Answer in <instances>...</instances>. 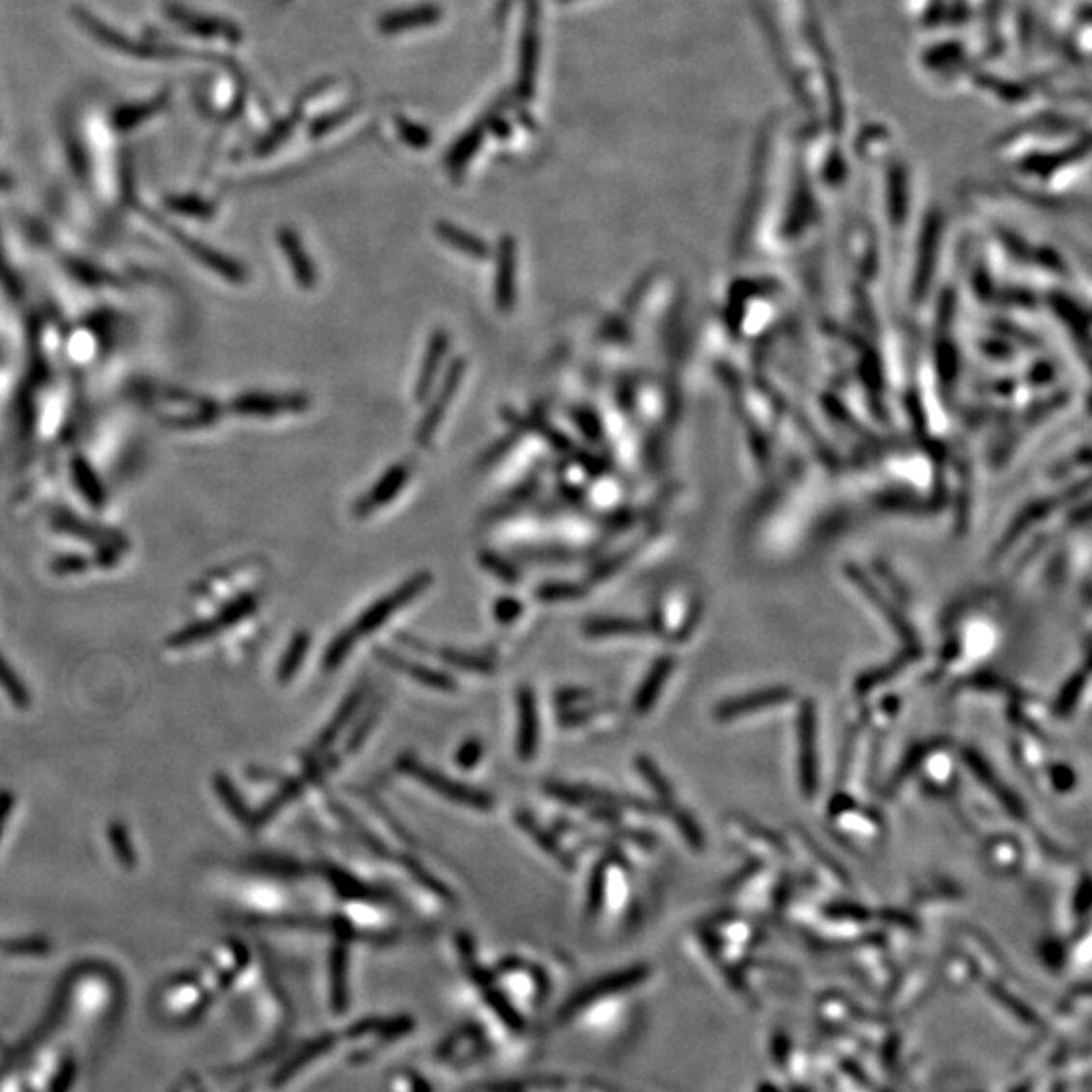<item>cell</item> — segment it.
Masks as SVG:
<instances>
[{"label": "cell", "instance_id": "2", "mask_svg": "<svg viewBox=\"0 0 1092 1092\" xmlns=\"http://www.w3.org/2000/svg\"><path fill=\"white\" fill-rule=\"evenodd\" d=\"M431 581H433V577L429 573L422 571V573L409 577L401 587H398V589L391 591L389 595H385L379 601H374L367 609V612L359 619H356V623L352 627V632L356 634V638L370 636L372 632H376V629H379L381 625H385L391 619V615L395 612H398V609H403L405 605L415 601L419 595H422L427 589V587H431Z\"/></svg>", "mask_w": 1092, "mask_h": 1092}, {"label": "cell", "instance_id": "18", "mask_svg": "<svg viewBox=\"0 0 1092 1092\" xmlns=\"http://www.w3.org/2000/svg\"><path fill=\"white\" fill-rule=\"evenodd\" d=\"M431 654H435L437 658H441L446 664H450L457 669L474 671V674H492V671L496 669L490 660L470 654V652H459V649H451V647H437V649H431Z\"/></svg>", "mask_w": 1092, "mask_h": 1092}, {"label": "cell", "instance_id": "25", "mask_svg": "<svg viewBox=\"0 0 1092 1092\" xmlns=\"http://www.w3.org/2000/svg\"><path fill=\"white\" fill-rule=\"evenodd\" d=\"M636 767H638V771L643 775V779L649 783V787H652V789L658 793L660 800H662L664 804H669V802H671V789H669V785H668V781H666V777L662 775V771L652 763V759L638 757V759H636Z\"/></svg>", "mask_w": 1092, "mask_h": 1092}, {"label": "cell", "instance_id": "23", "mask_svg": "<svg viewBox=\"0 0 1092 1092\" xmlns=\"http://www.w3.org/2000/svg\"><path fill=\"white\" fill-rule=\"evenodd\" d=\"M479 564L484 566V569L494 575L496 579L508 583V585H516L520 579V573L516 566L508 560L504 559L502 555L494 553V551H481L479 553Z\"/></svg>", "mask_w": 1092, "mask_h": 1092}, {"label": "cell", "instance_id": "26", "mask_svg": "<svg viewBox=\"0 0 1092 1092\" xmlns=\"http://www.w3.org/2000/svg\"><path fill=\"white\" fill-rule=\"evenodd\" d=\"M401 862H403V866H405V868H407V870L411 872V876H413V878H415V880L419 882V885L425 887L427 890H431V892H433V894H437L439 898H444V900H453V894L450 892V888H448V887H444V885H441V882H439L437 878H433V876H431V874H429V872H427V870H425V868H423L422 864L415 862V860H413V858H407V856H405V858H401Z\"/></svg>", "mask_w": 1092, "mask_h": 1092}, {"label": "cell", "instance_id": "9", "mask_svg": "<svg viewBox=\"0 0 1092 1092\" xmlns=\"http://www.w3.org/2000/svg\"><path fill=\"white\" fill-rule=\"evenodd\" d=\"M791 698V692L787 688H771V690H761V692H754V695H749L747 698H739V700H732L726 702L719 708L717 717L723 721L728 719H739L745 717V714H751L754 710H761L767 706H777V704H783Z\"/></svg>", "mask_w": 1092, "mask_h": 1092}, {"label": "cell", "instance_id": "10", "mask_svg": "<svg viewBox=\"0 0 1092 1092\" xmlns=\"http://www.w3.org/2000/svg\"><path fill=\"white\" fill-rule=\"evenodd\" d=\"M365 698V688H356L352 690L350 695L342 700V704L336 710V714L332 717V721L326 724V728L322 730V734L316 741V747H314V754H322L330 749V745L341 737V732L348 726V723L352 721V717L356 714V710L361 708Z\"/></svg>", "mask_w": 1092, "mask_h": 1092}, {"label": "cell", "instance_id": "5", "mask_svg": "<svg viewBox=\"0 0 1092 1092\" xmlns=\"http://www.w3.org/2000/svg\"><path fill=\"white\" fill-rule=\"evenodd\" d=\"M409 478H411V470L407 464L391 466L379 479L374 481V486L354 504V514L359 518H365L379 508H385L387 504H391V500H395L403 492Z\"/></svg>", "mask_w": 1092, "mask_h": 1092}, {"label": "cell", "instance_id": "32", "mask_svg": "<svg viewBox=\"0 0 1092 1092\" xmlns=\"http://www.w3.org/2000/svg\"><path fill=\"white\" fill-rule=\"evenodd\" d=\"M589 698H591V692H589V690H583V688H562V690L557 692L555 702H557V706H560V708L564 710V708L579 706V704H583L585 700H589Z\"/></svg>", "mask_w": 1092, "mask_h": 1092}, {"label": "cell", "instance_id": "6", "mask_svg": "<svg viewBox=\"0 0 1092 1092\" xmlns=\"http://www.w3.org/2000/svg\"><path fill=\"white\" fill-rule=\"evenodd\" d=\"M374 656L379 658V660H383L385 666H389V668H393V669H398V671H401V674L409 676L411 680H415L417 684H422V686H425V688L439 690V692H453V690L457 688L455 680H453L450 674H446V671L429 668V666H423V664H417V662H413V660H409V658H403V656H398V654H395V652H389V649H385V647H376V649H374Z\"/></svg>", "mask_w": 1092, "mask_h": 1092}, {"label": "cell", "instance_id": "21", "mask_svg": "<svg viewBox=\"0 0 1092 1092\" xmlns=\"http://www.w3.org/2000/svg\"><path fill=\"white\" fill-rule=\"evenodd\" d=\"M534 595L540 603L575 601V599L585 595V587H581L579 583H569V581H551V583L540 585Z\"/></svg>", "mask_w": 1092, "mask_h": 1092}, {"label": "cell", "instance_id": "35", "mask_svg": "<svg viewBox=\"0 0 1092 1092\" xmlns=\"http://www.w3.org/2000/svg\"><path fill=\"white\" fill-rule=\"evenodd\" d=\"M112 839H114V846L118 848V852H120L123 862L130 864V862H132V852H130L128 844H125V842H128V839H125L123 830H122V835H120V830H118V828H112Z\"/></svg>", "mask_w": 1092, "mask_h": 1092}, {"label": "cell", "instance_id": "30", "mask_svg": "<svg viewBox=\"0 0 1092 1092\" xmlns=\"http://www.w3.org/2000/svg\"><path fill=\"white\" fill-rule=\"evenodd\" d=\"M674 819H676L678 830L688 839V844L695 846V848H702V835H700V830L696 828L695 819H692L688 813H682V811H674Z\"/></svg>", "mask_w": 1092, "mask_h": 1092}, {"label": "cell", "instance_id": "3", "mask_svg": "<svg viewBox=\"0 0 1092 1092\" xmlns=\"http://www.w3.org/2000/svg\"><path fill=\"white\" fill-rule=\"evenodd\" d=\"M518 254L516 241L504 235L496 249V276H494V302L498 312L510 314L516 306V278Z\"/></svg>", "mask_w": 1092, "mask_h": 1092}, {"label": "cell", "instance_id": "28", "mask_svg": "<svg viewBox=\"0 0 1092 1092\" xmlns=\"http://www.w3.org/2000/svg\"><path fill=\"white\" fill-rule=\"evenodd\" d=\"M522 609L524 605L516 597H500L492 607V614L498 623L510 625L522 615Z\"/></svg>", "mask_w": 1092, "mask_h": 1092}, {"label": "cell", "instance_id": "29", "mask_svg": "<svg viewBox=\"0 0 1092 1092\" xmlns=\"http://www.w3.org/2000/svg\"><path fill=\"white\" fill-rule=\"evenodd\" d=\"M481 752H484V747H481L479 739H468L464 745H461L455 752V763L459 769H474L479 759H481Z\"/></svg>", "mask_w": 1092, "mask_h": 1092}, {"label": "cell", "instance_id": "14", "mask_svg": "<svg viewBox=\"0 0 1092 1092\" xmlns=\"http://www.w3.org/2000/svg\"><path fill=\"white\" fill-rule=\"evenodd\" d=\"M326 878L330 880V885L336 888V892H339L346 900H365V902H389L391 900L381 890H376V888L365 885V882H361L359 878H354L348 872L336 868V866L326 868Z\"/></svg>", "mask_w": 1092, "mask_h": 1092}, {"label": "cell", "instance_id": "24", "mask_svg": "<svg viewBox=\"0 0 1092 1092\" xmlns=\"http://www.w3.org/2000/svg\"><path fill=\"white\" fill-rule=\"evenodd\" d=\"M346 944L341 941L332 949V996L336 1003H342L346 994Z\"/></svg>", "mask_w": 1092, "mask_h": 1092}, {"label": "cell", "instance_id": "19", "mask_svg": "<svg viewBox=\"0 0 1092 1092\" xmlns=\"http://www.w3.org/2000/svg\"><path fill=\"white\" fill-rule=\"evenodd\" d=\"M308 647H310V636L306 632H300V634L293 636V640L287 647V652H286V656L280 664V669H278V680L282 684L289 682L293 678V674H296L298 668L302 666V662L308 654Z\"/></svg>", "mask_w": 1092, "mask_h": 1092}, {"label": "cell", "instance_id": "11", "mask_svg": "<svg viewBox=\"0 0 1092 1092\" xmlns=\"http://www.w3.org/2000/svg\"><path fill=\"white\" fill-rule=\"evenodd\" d=\"M435 233L437 237L444 241L446 245H450L451 249L459 251V254H464L476 261H486L490 258V247L484 239L476 237L470 231L459 229L451 223H437L435 227Z\"/></svg>", "mask_w": 1092, "mask_h": 1092}, {"label": "cell", "instance_id": "33", "mask_svg": "<svg viewBox=\"0 0 1092 1092\" xmlns=\"http://www.w3.org/2000/svg\"><path fill=\"white\" fill-rule=\"evenodd\" d=\"M374 721H376V710H370L369 717H367L359 726H356L354 732L350 734L348 747H346L348 752H356V751H359V749L363 747V743L367 741V737L370 734V728L374 726Z\"/></svg>", "mask_w": 1092, "mask_h": 1092}, {"label": "cell", "instance_id": "17", "mask_svg": "<svg viewBox=\"0 0 1092 1092\" xmlns=\"http://www.w3.org/2000/svg\"><path fill=\"white\" fill-rule=\"evenodd\" d=\"M649 632L645 623L621 617H597L583 625L587 638H615V636H643Z\"/></svg>", "mask_w": 1092, "mask_h": 1092}, {"label": "cell", "instance_id": "22", "mask_svg": "<svg viewBox=\"0 0 1092 1092\" xmlns=\"http://www.w3.org/2000/svg\"><path fill=\"white\" fill-rule=\"evenodd\" d=\"M354 642H356V634L352 632V629H344V632L336 636L330 642L326 654H324V660H322L324 671L339 669L342 666V662L346 660V656L352 652Z\"/></svg>", "mask_w": 1092, "mask_h": 1092}, {"label": "cell", "instance_id": "36", "mask_svg": "<svg viewBox=\"0 0 1092 1092\" xmlns=\"http://www.w3.org/2000/svg\"><path fill=\"white\" fill-rule=\"evenodd\" d=\"M512 444H514V437H512V439L500 441V444H496V446L488 451V455H486V459H484V464H492V461L500 459L504 453L508 451V448H512Z\"/></svg>", "mask_w": 1092, "mask_h": 1092}, {"label": "cell", "instance_id": "15", "mask_svg": "<svg viewBox=\"0 0 1092 1092\" xmlns=\"http://www.w3.org/2000/svg\"><path fill=\"white\" fill-rule=\"evenodd\" d=\"M280 243H282V249L286 251V256L289 258V265H291L293 276H296V282L302 287H314V284L318 282V273H316V269H314L302 241L296 235H293L291 231H284V233L280 235Z\"/></svg>", "mask_w": 1092, "mask_h": 1092}, {"label": "cell", "instance_id": "37", "mask_svg": "<svg viewBox=\"0 0 1092 1092\" xmlns=\"http://www.w3.org/2000/svg\"><path fill=\"white\" fill-rule=\"evenodd\" d=\"M9 807H11V797H3V800H0V819L5 817Z\"/></svg>", "mask_w": 1092, "mask_h": 1092}, {"label": "cell", "instance_id": "12", "mask_svg": "<svg viewBox=\"0 0 1092 1092\" xmlns=\"http://www.w3.org/2000/svg\"><path fill=\"white\" fill-rule=\"evenodd\" d=\"M516 822H518L520 830L527 832V833L534 839L536 846H538L540 850H544L546 854H549L553 860H557V862H559L560 866H564L566 870H573V868H575V860L569 856V852H566V850L559 844V839H557L549 830H544L529 811H518Z\"/></svg>", "mask_w": 1092, "mask_h": 1092}, {"label": "cell", "instance_id": "1", "mask_svg": "<svg viewBox=\"0 0 1092 1092\" xmlns=\"http://www.w3.org/2000/svg\"><path fill=\"white\" fill-rule=\"evenodd\" d=\"M396 767L398 771L409 775L411 779H417L419 783H423L425 787L433 789L437 795L446 797V800L453 804L472 807L476 811H490L494 807V797L488 795L486 791L459 783L451 779V777L423 765L417 757H413V754H403V757H398Z\"/></svg>", "mask_w": 1092, "mask_h": 1092}, {"label": "cell", "instance_id": "4", "mask_svg": "<svg viewBox=\"0 0 1092 1092\" xmlns=\"http://www.w3.org/2000/svg\"><path fill=\"white\" fill-rule=\"evenodd\" d=\"M464 372H466V361H455L448 369L446 379H444V383H441V389L433 396V401L427 407V411L422 419V423H419V427H417V444L419 446L431 444L435 431L439 429L441 422H444V417L450 409V403H451V398L455 396V391H457L461 379H464Z\"/></svg>", "mask_w": 1092, "mask_h": 1092}, {"label": "cell", "instance_id": "34", "mask_svg": "<svg viewBox=\"0 0 1092 1092\" xmlns=\"http://www.w3.org/2000/svg\"><path fill=\"white\" fill-rule=\"evenodd\" d=\"M219 783H221V785H219V787H221V793H223V797H225L227 805L231 807V811H233V813L241 819V822L249 824V822H251L249 811H247V807L243 805V802H241V797L237 795V791L231 789V785H229L225 779H221Z\"/></svg>", "mask_w": 1092, "mask_h": 1092}, {"label": "cell", "instance_id": "16", "mask_svg": "<svg viewBox=\"0 0 1092 1092\" xmlns=\"http://www.w3.org/2000/svg\"><path fill=\"white\" fill-rule=\"evenodd\" d=\"M800 767L804 777V787L807 795L815 789V732L811 710H804L800 723Z\"/></svg>", "mask_w": 1092, "mask_h": 1092}, {"label": "cell", "instance_id": "7", "mask_svg": "<svg viewBox=\"0 0 1092 1092\" xmlns=\"http://www.w3.org/2000/svg\"><path fill=\"white\" fill-rule=\"evenodd\" d=\"M518 704V734H516V752L522 761H531L538 747V714L534 692L529 686H522L516 696Z\"/></svg>", "mask_w": 1092, "mask_h": 1092}, {"label": "cell", "instance_id": "27", "mask_svg": "<svg viewBox=\"0 0 1092 1092\" xmlns=\"http://www.w3.org/2000/svg\"><path fill=\"white\" fill-rule=\"evenodd\" d=\"M573 417H575V423H577L579 431H581L587 439H589V441H599V439H601L603 427H601V423H599V417H597L591 409L579 407V409H575Z\"/></svg>", "mask_w": 1092, "mask_h": 1092}, {"label": "cell", "instance_id": "8", "mask_svg": "<svg viewBox=\"0 0 1092 1092\" xmlns=\"http://www.w3.org/2000/svg\"><path fill=\"white\" fill-rule=\"evenodd\" d=\"M450 350V334L446 330H435L429 336V342L423 354V361L422 367H419V379L415 385V396L417 401H425L429 396L435 381H437V374L441 369V363H444L446 354Z\"/></svg>", "mask_w": 1092, "mask_h": 1092}, {"label": "cell", "instance_id": "13", "mask_svg": "<svg viewBox=\"0 0 1092 1092\" xmlns=\"http://www.w3.org/2000/svg\"><path fill=\"white\" fill-rule=\"evenodd\" d=\"M676 660L674 658H660L652 669L647 671V676L643 680V684L638 688V695L634 698V710L638 714H647L649 708H652L658 698H660V692L669 676V671L674 669Z\"/></svg>", "mask_w": 1092, "mask_h": 1092}, {"label": "cell", "instance_id": "31", "mask_svg": "<svg viewBox=\"0 0 1092 1092\" xmlns=\"http://www.w3.org/2000/svg\"><path fill=\"white\" fill-rule=\"evenodd\" d=\"M595 717V712L589 708H581V706H573V708H564L559 717V723L564 728H575L581 726L585 723H589Z\"/></svg>", "mask_w": 1092, "mask_h": 1092}, {"label": "cell", "instance_id": "20", "mask_svg": "<svg viewBox=\"0 0 1092 1092\" xmlns=\"http://www.w3.org/2000/svg\"><path fill=\"white\" fill-rule=\"evenodd\" d=\"M607 868H609V860H603L599 862L589 878V890H587V915L591 918H595L605 905V894H607Z\"/></svg>", "mask_w": 1092, "mask_h": 1092}]
</instances>
